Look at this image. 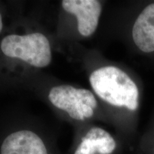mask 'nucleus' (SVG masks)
Listing matches in <instances>:
<instances>
[{"mask_svg":"<svg viewBox=\"0 0 154 154\" xmlns=\"http://www.w3.org/2000/svg\"><path fill=\"white\" fill-rule=\"evenodd\" d=\"M89 82L98 96L109 104L131 111L138 106V89L126 73L116 66H103L91 73Z\"/></svg>","mask_w":154,"mask_h":154,"instance_id":"nucleus-1","label":"nucleus"},{"mask_svg":"<svg viewBox=\"0 0 154 154\" xmlns=\"http://www.w3.org/2000/svg\"><path fill=\"white\" fill-rule=\"evenodd\" d=\"M1 50L6 57L19 59L36 68L49 66L51 61L49 41L43 34H10L2 40Z\"/></svg>","mask_w":154,"mask_h":154,"instance_id":"nucleus-2","label":"nucleus"},{"mask_svg":"<svg viewBox=\"0 0 154 154\" xmlns=\"http://www.w3.org/2000/svg\"><path fill=\"white\" fill-rule=\"evenodd\" d=\"M49 99L56 108L66 111L77 121L91 118L97 107V101L91 91L70 85L53 87L49 93Z\"/></svg>","mask_w":154,"mask_h":154,"instance_id":"nucleus-3","label":"nucleus"},{"mask_svg":"<svg viewBox=\"0 0 154 154\" xmlns=\"http://www.w3.org/2000/svg\"><path fill=\"white\" fill-rule=\"evenodd\" d=\"M63 9L76 17L78 31L83 36L93 34L99 24L101 13V5L96 0H63Z\"/></svg>","mask_w":154,"mask_h":154,"instance_id":"nucleus-4","label":"nucleus"},{"mask_svg":"<svg viewBox=\"0 0 154 154\" xmlns=\"http://www.w3.org/2000/svg\"><path fill=\"white\" fill-rule=\"evenodd\" d=\"M0 154H49L45 143L36 133L19 130L9 134L2 141Z\"/></svg>","mask_w":154,"mask_h":154,"instance_id":"nucleus-5","label":"nucleus"},{"mask_svg":"<svg viewBox=\"0 0 154 154\" xmlns=\"http://www.w3.org/2000/svg\"><path fill=\"white\" fill-rule=\"evenodd\" d=\"M117 147L114 138L100 127H93L81 140L74 154H113Z\"/></svg>","mask_w":154,"mask_h":154,"instance_id":"nucleus-6","label":"nucleus"},{"mask_svg":"<svg viewBox=\"0 0 154 154\" xmlns=\"http://www.w3.org/2000/svg\"><path fill=\"white\" fill-rule=\"evenodd\" d=\"M135 44L145 53L154 51V3L142 11L132 29Z\"/></svg>","mask_w":154,"mask_h":154,"instance_id":"nucleus-7","label":"nucleus"},{"mask_svg":"<svg viewBox=\"0 0 154 154\" xmlns=\"http://www.w3.org/2000/svg\"><path fill=\"white\" fill-rule=\"evenodd\" d=\"M3 27V22H2V14H0V32H2V29Z\"/></svg>","mask_w":154,"mask_h":154,"instance_id":"nucleus-8","label":"nucleus"}]
</instances>
